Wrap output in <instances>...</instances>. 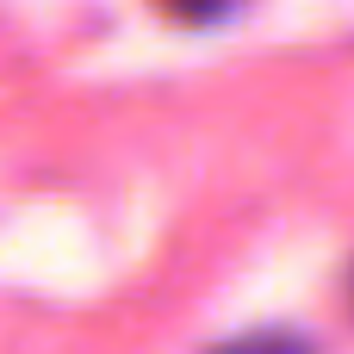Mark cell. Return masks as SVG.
Listing matches in <instances>:
<instances>
[{"mask_svg":"<svg viewBox=\"0 0 354 354\" xmlns=\"http://www.w3.org/2000/svg\"><path fill=\"white\" fill-rule=\"evenodd\" d=\"M162 12H174V19H187V25H205V19H218V12H230V0H162Z\"/></svg>","mask_w":354,"mask_h":354,"instance_id":"7a4b0ae2","label":"cell"},{"mask_svg":"<svg viewBox=\"0 0 354 354\" xmlns=\"http://www.w3.org/2000/svg\"><path fill=\"white\" fill-rule=\"evenodd\" d=\"M218 354H311L305 342H292V336H249V342H230V348Z\"/></svg>","mask_w":354,"mask_h":354,"instance_id":"6da1fadb","label":"cell"}]
</instances>
